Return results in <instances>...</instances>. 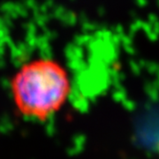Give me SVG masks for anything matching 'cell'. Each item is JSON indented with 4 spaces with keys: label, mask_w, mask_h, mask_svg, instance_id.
Instances as JSON below:
<instances>
[{
    "label": "cell",
    "mask_w": 159,
    "mask_h": 159,
    "mask_svg": "<svg viewBox=\"0 0 159 159\" xmlns=\"http://www.w3.org/2000/svg\"><path fill=\"white\" fill-rule=\"evenodd\" d=\"M71 89L66 69L49 57L25 63L11 80V96L19 111L37 120H45L58 111Z\"/></svg>",
    "instance_id": "cell-1"
},
{
    "label": "cell",
    "mask_w": 159,
    "mask_h": 159,
    "mask_svg": "<svg viewBox=\"0 0 159 159\" xmlns=\"http://www.w3.org/2000/svg\"><path fill=\"white\" fill-rule=\"evenodd\" d=\"M158 148H159V144H158Z\"/></svg>",
    "instance_id": "cell-2"
}]
</instances>
